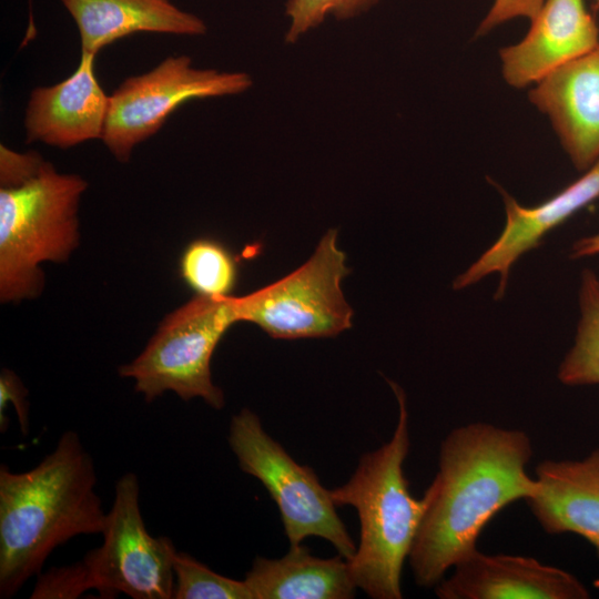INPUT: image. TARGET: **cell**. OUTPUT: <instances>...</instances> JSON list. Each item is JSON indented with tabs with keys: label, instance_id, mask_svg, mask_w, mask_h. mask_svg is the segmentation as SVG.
<instances>
[{
	"label": "cell",
	"instance_id": "6da1fadb",
	"mask_svg": "<svg viewBox=\"0 0 599 599\" xmlns=\"http://www.w3.org/2000/svg\"><path fill=\"white\" fill-rule=\"evenodd\" d=\"M529 436L487 423L454 428L441 441L438 471L427 488L429 505L408 560L417 586L435 587L477 550L486 525L505 507L530 497Z\"/></svg>",
	"mask_w": 599,
	"mask_h": 599
},
{
	"label": "cell",
	"instance_id": "7a4b0ae2",
	"mask_svg": "<svg viewBox=\"0 0 599 599\" xmlns=\"http://www.w3.org/2000/svg\"><path fill=\"white\" fill-rule=\"evenodd\" d=\"M92 456L64 432L33 468L0 467V597H13L38 576L50 554L80 535H102L106 511Z\"/></svg>",
	"mask_w": 599,
	"mask_h": 599
},
{
	"label": "cell",
	"instance_id": "3957f363",
	"mask_svg": "<svg viewBox=\"0 0 599 599\" xmlns=\"http://www.w3.org/2000/svg\"><path fill=\"white\" fill-rule=\"evenodd\" d=\"M398 403L392 438L362 456L349 480L329 489L336 507L352 506L359 519V545L348 560L357 588L374 599H400L402 570L430 500L415 498L404 475L409 424L404 390L389 382Z\"/></svg>",
	"mask_w": 599,
	"mask_h": 599
},
{
	"label": "cell",
	"instance_id": "277c9868",
	"mask_svg": "<svg viewBox=\"0 0 599 599\" xmlns=\"http://www.w3.org/2000/svg\"><path fill=\"white\" fill-rule=\"evenodd\" d=\"M87 182L45 162L28 183L0 190V298L39 295L40 265L65 262L79 242L78 207Z\"/></svg>",
	"mask_w": 599,
	"mask_h": 599
},
{
	"label": "cell",
	"instance_id": "5b68a950",
	"mask_svg": "<svg viewBox=\"0 0 599 599\" xmlns=\"http://www.w3.org/2000/svg\"><path fill=\"white\" fill-rule=\"evenodd\" d=\"M235 296L196 295L169 314L145 348L119 368L134 380L135 392L152 402L165 392L183 400L202 398L222 409V389L212 380L211 359L225 332L237 322Z\"/></svg>",
	"mask_w": 599,
	"mask_h": 599
},
{
	"label": "cell",
	"instance_id": "8992f818",
	"mask_svg": "<svg viewBox=\"0 0 599 599\" xmlns=\"http://www.w3.org/2000/svg\"><path fill=\"white\" fill-rule=\"evenodd\" d=\"M227 441L240 468L258 479L275 501L291 546L316 536L329 541L345 559L354 556L356 545L336 512L329 489L265 432L254 412L243 408L232 417Z\"/></svg>",
	"mask_w": 599,
	"mask_h": 599
},
{
	"label": "cell",
	"instance_id": "52a82bcc",
	"mask_svg": "<svg viewBox=\"0 0 599 599\" xmlns=\"http://www.w3.org/2000/svg\"><path fill=\"white\" fill-rule=\"evenodd\" d=\"M329 229L297 270L247 295L234 297L237 322H251L273 338L335 336L352 326L353 309L341 283L351 272Z\"/></svg>",
	"mask_w": 599,
	"mask_h": 599
},
{
	"label": "cell",
	"instance_id": "ba28073f",
	"mask_svg": "<svg viewBox=\"0 0 599 599\" xmlns=\"http://www.w3.org/2000/svg\"><path fill=\"white\" fill-rule=\"evenodd\" d=\"M102 536V545L82 558L100 597L110 599L122 593L133 599L173 598L177 550L170 538L148 531L135 474L126 473L118 479Z\"/></svg>",
	"mask_w": 599,
	"mask_h": 599
},
{
	"label": "cell",
	"instance_id": "9c48e42d",
	"mask_svg": "<svg viewBox=\"0 0 599 599\" xmlns=\"http://www.w3.org/2000/svg\"><path fill=\"white\" fill-rule=\"evenodd\" d=\"M251 85L247 73L197 69L187 55L169 57L151 71L125 79L110 95L101 140L118 161L128 162L134 146L155 134L181 104L238 94Z\"/></svg>",
	"mask_w": 599,
	"mask_h": 599
},
{
	"label": "cell",
	"instance_id": "30bf717a",
	"mask_svg": "<svg viewBox=\"0 0 599 599\" xmlns=\"http://www.w3.org/2000/svg\"><path fill=\"white\" fill-rule=\"evenodd\" d=\"M576 181L550 199L534 206L520 205L502 192L506 224L498 238L454 281V290L468 287L484 277L500 276L497 298L505 294L511 266L526 252L537 247L547 233L599 199V159Z\"/></svg>",
	"mask_w": 599,
	"mask_h": 599
},
{
	"label": "cell",
	"instance_id": "8fae6325",
	"mask_svg": "<svg viewBox=\"0 0 599 599\" xmlns=\"http://www.w3.org/2000/svg\"><path fill=\"white\" fill-rule=\"evenodd\" d=\"M435 586L440 599H587L572 573L532 557L486 555L478 549L457 562Z\"/></svg>",
	"mask_w": 599,
	"mask_h": 599
},
{
	"label": "cell",
	"instance_id": "7c38bea8",
	"mask_svg": "<svg viewBox=\"0 0 599 599\" xmlns=\"http://www.w3.org/2000/svg\"><path fill=\"white\" fill-rule=\"evenodd\" d=\"M530 21L524 39L499 52L504 79L514 88L537 84L599 43L585 0H545Z\"/></svg>",
	"mask_w": 599,
	"mask_h": 599
},
{
	"label": "cell",
	"instance_id": "4fadbf2b",
	"mask_svg": "<svg viewBox=\"0 0 599 599\" xmlns=\"http://www.w3.org/2000/svg\"><path fill=\"white\" fill-rule=\"evenodd\" d=\"M529 99L549 118L577 170L599 159V43L535 84Z\"/></svg>",
	"mask_w": 599,
	"mask_h": 599
},
{
	"label": "cell",
	"instance_id": "5bb4252c",
	"mask_svg": "<svg viewBox=\"0 0 599 599\" xmlns=\"http://www.w3.org/2000/svg\"><path fill=\"white\" fill-rule=\"evenodd\" d=\"M94 59L95 54L81 51L78 68L69 78L31 92L24 115L28 143L68 149L102 138L110 95L97 79Z\"/></svg>",
	"mask_w": 599,
	"mask_h": 599
},
{
	"label": "cell",
	"instance_id": "9a60e30c",
	"mask_svg": "<svg viewBox=\"0 0 599 599\" xmlns=\"http://www.w3.org/2000/svg\"><path fill=\"white\" fill-rule=\"evenodd\" d=\"M537 487L526 502L549 535L575 534L599 558V448L581 459H546L535 468Z\"/></svg>",
	"mask_w": 599,
	"mask_h": 599
},
{
	"label": "cell",
	"instance_id": "2e32d148",
	"mask_svg": "<svg viewBox=\"0 0 599 599\" xmlns=\"http://www.w3.org/2000/svg\"><path fill=\"white\" fill-rule=\"evenodd\" d=\"M73 18L81 51L95 54L105 45L136 32L200 35L204 21L170 0H60Z\"/></svg>",
	"mask_w": 599,
	"mask_h": 599
},
{
	"label": "cell",
	"instance_id": "e0dca14e",
	"mask_svg": "<svg viewBox=\"0 0 599 599\" xmlns=\"http://www.w3.org/2000/svg\"><path fill=\"white\" fill-rule=\"evenodd\" d=\"M244 581L253 599H349L357 589L347 559L315 557L302 544L282 558L256 557Z\"/></svg>",
	"mask_w": 599,
	"mask_h": 599
},
{
	"label": "cell",
	"instance_id": "ac0fdd59",
	"mask_svg": "<svg viewBox=\"0 0 599 599\" xmlns=\"http://www.w3.org/2000/svg\"><path fill=\"white\" fill-rule=\"evenodd\" d=\"M578 300L580 318L573 344L557 376L567 386L599 385V276L595 271H582Z\"/></svg>",
	"mask_w": 599,
	"mask_h": 599
},
{
	"label": "cell",
	"instance_id": "d6986e66",
	"mask_svg": "<svg viewBox=\"0 0 599 599\" xmlns=\"http://www.w3.org/2000/svg\"><path fill=\"white\" fill-rule=\"evenodd\" d=\"M179 268L181 278L196 295L233 296L238 267L233 254L221 242L209 237L192 241L182 252Z\"/></svg>",
	"mask_w": 599,
	"mask_h": 599
},
{
	"label": "cell",
	"instance_id": "ffe728a7",
	"mask_svg": "<svg viewBox=\"0 0 599 599\" xmlns=\"http://www.w3.org/2000/svg\"><path fill=\"white\" fill-rule=\"evenodd\" d=\"M173 599H253L244 580L220 575L191 555L174 557Z\"/></svg>",
	"mask_w": 599,
	"mask_h": 599
},
{
	"label": "cell",
	"instance_id": "44dd1931",
	"mask_svg": "<svg viewBox=\"0 0 599 599\" xmlns=\"http://www.w3.org/2000/svg\"><path fill=\"white\" fill-rule=\"evenodd\" d=\"M379 0H288L285 14L290 24L285 34L288 43L318 27L327 17L351 19L369 10Z\"/></svg>",
	"mask_w": 599,
	"mask_h": 599
},
{
	"label": "cell",
	"instance_id": "7402d4cb",
	"mask_svg": "<svg viewBox=\"0 0 599 599\" xmlns=\"http://www.w3.org/2000/svg\"><path fill=\"white\" fill-rule=\"evenodd\" d=\"M93 589L89 570L81 559L64 567H53L38 575L32 599H74Z\"/></svg>",
	"mask_w": 599,
	"mask_h": 599
},
{
	"label": "cell",
	"instance_id": "603a6c76",
	"mask_svg": "<svg viewBox=\"0 0 599 599\" xmlns=\"http://www.w3.org/2000/svg\"><path fill=\"white\" fill-rule=\"evenodd\" d=\"M45 161L38 152H16L0 145V184L1 189L21 186L34 179Z\"/></svg>",
	"mask_w": 599,
	"mask_h": 599
},
{
	"label": "cell",
	"instance_id": "cb8c5ba5",
	"mask_svg": "<svg viewBox=\"0 0 599 599\" xmlns=\"http://www.w3.org/2000/svg\"><path fill=\"white\" fill-rule=\"evenodd\" d=\"M28 389L17 374L8 368L0 373V432L3 434L9 427L6 415L9 403L14 406L20 430L23 436L29 433V403Z\"/></svg>",
	"mask_w": 599,
	"mask_h": 599
},
{
	"label": "cell",
	"instance_id": "d4e9b609",
	"mask_svg": "<svg viewBox=\"0 0 599 599\" xmlns=\"http://www.w3.org/2000/svg\"><path fill=\"white\" fill-rule=\"evenodd\" d=\"M545 0H494L486 17L480 22L477 34H486L494 28L515 18L531 20Z\"/></svg>",
	"mask_w": 599,
	"mask_h": 599
},
{
	"label": "cell",
	"instance_id": "484cf974",
	"mask_svg": "<svg viewBox=\"0 0 599 599\" xmlns=\"http://www.w3.org/2000/svg\"><path fill=\"white\" fill-rule=\"evenodd\" d=\"M599 255V232L579 238L573 243L570 251V257L585 258Z\"/></svg>",
	"mask_w": 599,
	"mask_h": 599
},
{
	"label": "cell",
	"instance_id": "4316f807",
	"mask_svg": "<svg viewBox=\"0 0 599 599\" xmlns=\"http://www.w3.org/2000/svg\"><path fill=\"white\" fill-rule=\"evenodd\" d=\"M598 4H599V0H597Z\"/></svg>",
	"mask_w": 599,
	"mask_h": 599
}]
</instances>
